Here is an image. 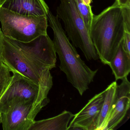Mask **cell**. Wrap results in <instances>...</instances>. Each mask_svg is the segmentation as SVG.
Instances as JSON below:
<instances>
[{
    "label": "cell",
    "instance_id": "obj_1",
    "mask_svg": "<svg viewBox=\"0 0 130 130\" xmlns=\"http://www.w3.org/2000/svg\"><path fill=\"white\" fill-rule=\"evenodd\" d=\"M48 22L53 32V43L60 61L59 68L68 81L82 96L93 82L98 70H93L80 58L62 28L60 20L49 11Z\"/></svg>",
    "mask_w": 130,
    "mask_h": 130
},
{
    "label": "cell",
    "instance_id": "obj_2",
    "mask_svg": "<svg viewBox=\"0 0 130 130\" xmlns=\"http://www.w3.org/2000/svg\"><path fill=\"white\" fill-rule=\"evenodd\" d=\"M125 31L122 9L115 3L93 15L89 35L103 64H109L123 40Z\"/></svg>",
    "mask_w": 130,
    "mask_h": 130
},
{
    "label": "cell",
    "instance_id": "obj_3",
    "mask_svg": "<svg viewBox=\"0 0 130 130\" xmlns=\"http://www.w3.org/2000/svg\"><path fill=\"white\" fill-rule=\"evenodd\" d=\"M3 43L2 61L11 72L28 79L48 94L53 86L52 68L20 50L4 35Z\"/></svg>",
    "mask_w": 130,
    "mask_h": 130
},
{
    "label": "cell",
    "instance_id": "obj_4",
    "mask_svg": "<svg viewBox=\"0 0 130 130\" xmlns=\"http://www.w3.org/2000/svg\"><path fill=\"white\" fill-rule=\"evenodd\" d=\"M47 16H27L0 7V22L3 35L11 39L28 42L47 35Z\"/></svg>",
    "mask_w": 130,
    "mask_h": 130
},
{
    "label": "cell",
    "instance_id": "obj_5",
    "mask_svg": "<svg viewBox=\"0 0 130 130\" xmlns=\"http://www.w3.org/2000/svg\"><path fill=\"white\" fill-rule=\"evenodd\" d=\"M56 12V16L63 23L65 32L73 45L82 51L87 60H98L99 56L74 0H60Z\"/></svg>",
    "mask_w": 130,
    "mask_h": 130
},
{
    "label": "cell",
    "instance_id": "obj_6",
    "mask_svg": "<svg viewBox=\"0 0 130 130\" xmlns=\"http://www.w3.org/2000/svg\"><path fill=\"white\" fill-rule=\"evenodd\" d=\"M48 94L41 87L17 73H13L10 84L0 99V111L6 112L15 105L32 101L36 104L48 103Z\"/></svg>",
    "mask_w": 130,
    "mask_h": 130
},
{
    "label": "cell",
    "instance_id": "obj_7",
    "mask_svg": "<svg viewBox=\"0 0 130 130\" xmlns=\"http://www.w3.org/2000/svg\"><path fill=\"white\" fill-rule=\"evenodd\" d=\"M46 103L36 104L32 101L15 105L6 112L1 113L4 130H29L35 118Z\"/></svg>",
    "mask_w": 130,
    "mask_h": 130
},
{
    "label": "cell",
    "instance_id": "obj_8",
    "mask_svg": "<svg viewBox=\"0 0 130 130\" xmlns=\"http://www.w3.org/2000/svg\"><path fill=\"white\" fill-rule=\"evenodd\" d=\"M5 37L20 50L52 69L56 67V51L53 41L47 34L40 36L28 42H21Z\"/></svg>",
    "mask_w": 130,
    "mask_h": 130
},
{
    "label": "cell",
    "instance_id": "obj_9",
    "mask_svg": "<svg viewBox=\"0 0 130 130\" xmlns=\"http://www.w3.org/2000/svg\"><path fill=\"white\" fill-rule=\"evenodd\" d=\"M105 90L95 95L79 112L74 115L69 130H95L96 123L105 98Z\"/></svg>",
    "mask_w": 130,
    "mask_h": 130
},
{
    "label": "cell",
    "instance_id": "obj_10",
    "mask_svg": "<svg viewBox=\"0 0 130 130\" xmlns=\"http://www.w3.org/2000/svg\"><path fill=\"white\" fill-rule=\"evenodd\" d=\"M121 80V83L117 85L114 107L105 130L115 129L123 120L130 108V82L127 77Z\"/></svg>",
    "mask_w": 130,
    "mask_h": 130
},
{
    "label": "cell",
    "instance_id": "obj_11",
    "mask_svg": "<svg viewBox=\"0 0 130 130\" xmlns=\"http://www.w3.org/2000/svg\"><path fill=\"white\" fill-rule=\"evenodd\" d=\"M0 7L27 16H47L50 11L44 0H1Z\"/></svg>",
    "mask_w": 130,
    "mask_h": 130
},
{
    "label": "cell",
    "instance_id": "obj_12",
    "mask_svg": "<svg viewBox=\"0 0 130 130\" xmlns=\"http://www.w3.org/2000/svg\"><path fill=\"white\" fill-rule=\"evenodd\" d=\"M74 115L69 111H63L55 117L35 121L29 130H68V124Z\"/></svg>",
    "mask_w": 130,
    "mask_h": 130
},
{
    "label": "cell",
    "instance_id": "obj_13",
    "mask_svg": "<svg viewBox=\"0 0 130 130\" xmlns=\"http://www.w3.org/2000/svg\"><path fill=\"white\" fill-rule=\"evenodd\" d=\"M117 85L116 81H114L105 89L104 101L96 121L95 130H105L115 104Z\"/></svg>",
    "mask_w": 130,
    "mask_h": 130
},
{
    "label": "cell",
    "instance_id": "obj_14",
    "mask_svg": "<svg viewBox=\"0 0 130 130\" xmlns=\"http://www.w3.org/2000/svg\"><path fill=\"white\" fill-rule=\"evenodd\" d=\"M116 80L127 77L130 72V54L124 48L122 41L109 63Z\"/></svg>",
    "mask_w": 130,
    "mask_h": 130
},
{
    "label": "cell",
    "instance_id": "obj_15",
    "mask_svg": "<svg viewBox=\"0 0 130 130\" xmlns=\"http://www.w3.org/2000/svg\"><path fill=\"white\" fill-rule=\"evenodd\" d=\"M76 7L85 23L88 32H89L93 18V13L91 6H87L84 3L82 0H74Z\"/></svg>",
    "mask_w": 130,
    "mask_h": 130
},
{
    "label": "cell",
    "instance_id": "obj_16",
    "mask_svg": "<svg viewBox=\"0 0 130 130\" xmlns=\"http://www.w3.org/2000/svg\"><path fill=\"white\" fill-rule=\"evenodd\" d=\"M11 71L3 62L0 61V99L10 84L13 78Z\"/></svg>",
    "mask_w": 130,
    "mask_h": 130
},
{
    "label": "cell",
    "instance_id": "obj_17",
    "mask_svg": "<svg viewBox=\"0 0 130 130\" xmlns=\"http://www.w3.org/2000/svg\"><path fill=\"white\" fill-rule=\"evenodd\" d=\"M121 7L123 12L125 31L130 32V6Z\"/></svg>",
    "mask_w": 130,
    "mask_h": 130
},
{
    "label": "cell",
    "instance_id": "obj_18",
    "mask_svg": "<svg viewBox=\"0 0 130 130\" xmlns=\"http://www.w3.org/2000/svg\"><path fill=\"white\" fill-rule=\"evenodd\" d=\"M122 44L126 52L130 54V32L125 31L122 40Z\"/></svg>",
    "mask_w": 130,
    "mask_h": 130
},
{
    "label": "cell",
    "instance_id": "obj_19",
    "mask_svg": "<svg viewBox=\"0 0 130 130\" xmlns=\"http://www.w3.org/2000/svg\"><path fill=\"white\" fill-rule=\"evenodd\" d=\"M115 3L121 7L130 6V0H115Z\"/></svg>",
    "mask_w": 130,
    "mask_h": 130
},
{
    "label": "cell",
    "instance_id": "obj_20",
    "mask_svg": "<svg viewBox=\"0 0 130 130\" xmlns=\"http://www.w3.org/2000/svg\"><path fill=\"white\" fill-rule=\"evenodd\" d=\"M3 35L2 30L0 28V61H2V54H3Z\"/></svg>",
    "mask_w": 130,
    "mask_h": 130
},
{
    "label": "cell",
    "instance_id": "obj_21",
    "mask_svg": "<svg viewBox=\"0 0 130 130\" xmlns=\"http://www.w3.org/2000/svg\"><path fill=\"white\" fill-rule=\"evenodd\" d=\"M84 3L87 6H91V3L92 2V0H82Z\"/></svg>",
    "mask_w": 130,
    "mask_h": 130
},
{
    "label": "cell",
    "instance_id": "obj_22",
    "mask_svg": "<svg viewBox=\"0 0 130 130\" xmlns=\"http://www.w3.org/2000/svg\"><path fill=\"white\" fill-rule=\"evenodd\" d=\"M1 123V113L0 111V124Z\"/></svg>",
    "mask_w": 130,
    "mask_h": 130
},
{
    "label": "cell",
    "instance_id": "obj_23",
    "mask_svg": "<svg viewBox=\"0 0 130 130\" xmlns=\"http://www.w3.org/2000/svg\"><path fill=\"white\" fill-rule=\"evenodd\" d=\"M0 1H1V0H0Z\"/></svg>",
    "mask_w": 130,
    "mask_h": 130
}]
</instances>
